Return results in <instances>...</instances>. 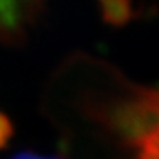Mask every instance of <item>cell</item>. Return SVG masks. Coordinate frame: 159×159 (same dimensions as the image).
<instances>
[{"label": "cell", "mask_w": 159, "mask_h": 159, "mask_svg": "<svg viewBox=\"0 0 159 159\" xmlns=\"http://www.w3.org/2000/svg\"><path fill=\"white\" fill-rule=\"evenodd\" d=\"M39 0H0V37L16 39L32 20Z\"/></svg>", "instance_id": "obj_2"}, {"label": "cell", "mask_w": 159, "mask_h": 159, "mask_svg": "<svg viewBox=\"0 0 159 159\" xmlns=\"http://www.w3.org/2000/svg\"><path fill=\"white\" fill-rule=\"evenodd\" d=\"M16 159H56V157H46V156H37V154H20Z\"/></svg>", "instance_id": "obj_5"}, {"label": "cell", "mask_w": 159, "mask_h": 159, "mask_svg": "<svg viewBox=\"0 0 159 159\" xmlns=\"http://www.w3.org/2000/svg\"><path fill=\"white\" fill-rule=\"evenodd\" d=\"M10 137H12V122L0 112V149L10 141Z\"/></svg>", "instance_id": "obj_4"}, {"label": "cell", "mask_w": 159, "mask_h": 159, "mask_svg": "<svg viewBox=\"0 0 159 159\" xmlns=\"http://www.w3.org/2000/svg\"><path fill=\"white\" fill-rule=\"evenodd\" d=\"M147 117L137 119L134 134V159H159V97L144 105Z\"/></svg>", "instance_id": "obj_1"}, {"label": "cell", "mask_w": 159, "mask_h": 159, "mask_svg": "<svg viewBox=\"0 0 159 159\" xmlns=\"http://www.w3.org/2000/svg\"><path fill=\"white\" fill-rule=\"evenodd\" d=\"M105 17L110 22H124L130 16V0H100Z\"/></svg>", "instance_id": "obj_3"}]
</instances>
